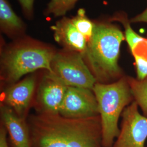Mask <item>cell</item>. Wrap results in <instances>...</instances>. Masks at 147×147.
Wrapping results in <instances>:
<instances>
[{
	"instance_id": "cell-15",
	"label": "cell",
	"mask_w": 147,
	"mask_h": 147,
	"mask_svg": "<svg viewBox=\"0 0 147 147\" xmlns=\"http://www.w3.org/2000/svg\"><path fill=\"white\" fill-rule=\"evenodd\" d=\"M71 20L78 30L86 37L88 42L94 32V21L89 19L86 15V11L83 8L79 9L76 16L71 18Z\"/></svg>"
},
{
	"instance_id": "cell-13",
	"label": "cell",
	"mask_w": 147,
	"mask_h": 147,
	"mask_svg": "<svg viewBox=\"0 0 147 147\" xmlns=\"http://www.w3.org/2000/svg\"><path fill=\"white\" fill-rule=\"evenodd\" d=\"M134 100L147 118V76L142 80L127 77Z\"/></svg>"
},
{
	"instance_id": "cell-9",
	"label": "cell",
	"mask_w": 147,
	"mask_h": 147,
	"mask_svg": "<svg viewBox=\"0 0 147 147\" xmlns=\"http://www.w3.org/2000/svg\"><path fill=\"white\" fill-rule=\"evenodd\" d=\"M59 114L70 118H88L99 116L93 90L68 87Z\"/></svg>"
},
{
	"instance_id": "cell-7",
	"label": "cell",
	"mask_w": 147,
	"mask_h": 147,
	"mask_svg": "<svg viewBox=\"0 0 147 147\" xmlns=\"http://www.w3.org/2000/svg\"><path fill=\"white\" fill-rule=\"evenodd\" d=\"M134 100L124 110L120 132L112 147H146L147 118L138 110Z\"/></svg>"
},
{
	"instance_id": "cell-16",
	"label": "cell",
	"mask_w": 147,
	"mask_h": 147,
	"mask_svg": "<svg viewBox=\"0 0 147 147\" xmlns=\"http://www.w3.org/2000/svg\"><path fill=\"white\" fill-rule=\"evenodd\" d=\"M22 8L23 14L27 19L31 20L34 16V0H18Z\"/></svg>"
},
{
	"instance_id": "cell-11",
	"label": "cell",
	"mask_w": 147,
	"mask_h": 147,
	"mask_svg": "<svg viewBox=\"0 0 147 147\" xmlns=\"http://www.w3.org/2000/svg\"><path fill=\"white\" fill-rule=\"evenodd\" d=\"M0 110L1 124L6 129L11 147H32L26 119L19 117L5 105L1 104Z\"/></svg>"
},
{
	"instance_id": "cell-17",
	"label": "cell",
	"mask_w": 147,
	"mask_h": 147,
	"mask_svg": "<svg viewBox=\"0 0 147 147\" xmlns=\"http://www.w3.org/2000/svg\"><path fill=\"white\" fill-rule=\"evenodd\" d=\"M7 132L2 124L0 127V147H9L7 142Z\"/></svg>"
},
{
	"instance_id": "cell-18",
	"label": "cell",
	"mask_w": 147,
	"mask_h": 147,
	"mask_svg": "<svg viewBox=\"0 0 147 147\" xmlns=\"http://www.w3.org/2000/svg\"><path fill=\"white\" fill-rule=\"evenodd\" d=\"M130 22V23L144 22L147 24V8L142 13L131 19Z\"/></svg>"
},
{
	"instance_id": "cell-10",
	"label": "cell",
	"mask_w": 147,
	"mask_h": 147,
	"mask_svg": "<svg viewBox=\"0 0 147 147\" xmlns=\"http://www.w3.org/2000/svg\"><path fill=\"white\" fill-rule=\"evenodd\" d=\"M50 28L53 32L54 39L63 49L84 55L88 40L74 25L71 18L63 16Z\"/></svg>"
},
{
	"instance_id": "cell-6",
	"label": "cell",
	"mask_w": 147,
	"mask_h": 147,
	"mask_svg": "<svg viewBox=\"0 0 147 147\" xmlns=\"http://www.w3.org/2000/svg\"><path fill=\"white\" fill-rule=\"evenodd\" d=\"M36 73L4 87L1 94V104L10 108L18 116L25 119L28 117L30 108L33 107L39 80L38 74Z\"/></svg>"
},
{
	"instance_id": "cell-4",
	"label": "cell",
	"mask_w": 147,
	"mask_h": 147,
	"mask_svg": "<svg viewBox=\"0 0 147 147\" xmlns=\"http://www.w3.org/2000/svg\"><path fill=\"white\" fill-rule=\"evenodd\" d=\"M93 91L97 100L104 147H112L120 129L118 121L124 110L134 101L127 77L110 84L96 83Z\"/></svg>"
},
{
	"instance_id": "cell-5",
	"label": "cell",
	"mask_w": 147,
	"mask_h": 147,
	"mask_svg": "<svg viewBox=\"0 0 147 147\" xmlns=\"http://www.w3.org/2000/svg\"><path fill=\"white\" fill-rule=\"evenodd\" d=\"M51 73L67 87L93 89L96 81L78 53L57 50L51 63Z\"/></svg>"
},
{
	"instance_id": "cell-3",
	"label": "cell",
	"mask_w": 147,
	"mask_h": 147,
	"mask_svg": "<svg viewBox=\"0 0 147 147\" xmlns=\"http://www.w3.org/2000/svg\"><path fill=\"white\" fill-rule=\"evenodd\" d=\"M94 32L82 56L96 83L110 84L121 77L118 64L124 33L110 21H94Z\"/></svg>"
},
{
	"instance_id": "cell-2",
	"label": "cell",
	"mask_w": 147,
	"mask_h": 147,
	"mask_svg": "<svg viewBox=\"0 0 147 147\" xmlns=\"http://www.w3.org/2000/svg\"><path fill=\"white\" fill-rule=\"evenodd\" d=\"M57 52L52 45L27 36L2 44L1 48L0 76L2 86L15 84L24 76L47 70Z\"/></svg>"
},
{
	"instance_id": "cell-12",
	"label": "cell",
	"mask_w": 147,
	"mask_h": 147,
	"mask_svg": "<svg viewBox=\"0 0 147 147\" xmlns=\"http://www.w3.org/2000/svg\"><path fill=\"white\" fill-rule=\"evenodd\" d=\"M26 25L16 14L8 0H0V30L14 40L26 36Z\"/></svg>"
},
{
	"instance_id": "cell-1",
	"label": "cell",
	"mask_w": 147,
	"mask_h": 147,
	"mask_svg": "<svg viewBox=\"0 0 147 147\" xmlns=\"http://www.w3.org/2000/svg\"><path fill=\"white\" fill-rule=\"evenodd\" d=\"M27 123L32 147H104L99 116L76 119L37 113Z\"/></svg>"
},
{
	"instance_id": "cell-14",
	"label": "cell",
	"mask_w": 147,
	"mask_h": 147,
	"mask_svg": "<svg viewBox=\"0 0 147 147\" xmlns=\"http://www.w3.org/2000/svg\"><path fill=\"white\" fill-rule=\"evenodd\" d=\"M79 0H50L44 11L46 16L54 18L64 16L69 11L73 9Z\"/></svg>"
},
{
	"instance_id": "cell-8",
	"label": "cell",
	"mask_w": 147,
	"mask_h": 147,
	"mask_svg": "<svg viewBox=\"0 0 147 147\" xmlns=\"http://www.w3.org/2000/svg\"><path fill=\"white\" fill-rule=\"evenodd\" d=\"M67 88L53 74L44 70L33 105L37 113L59 114Z\"/></svg>"
}]
</instances>
